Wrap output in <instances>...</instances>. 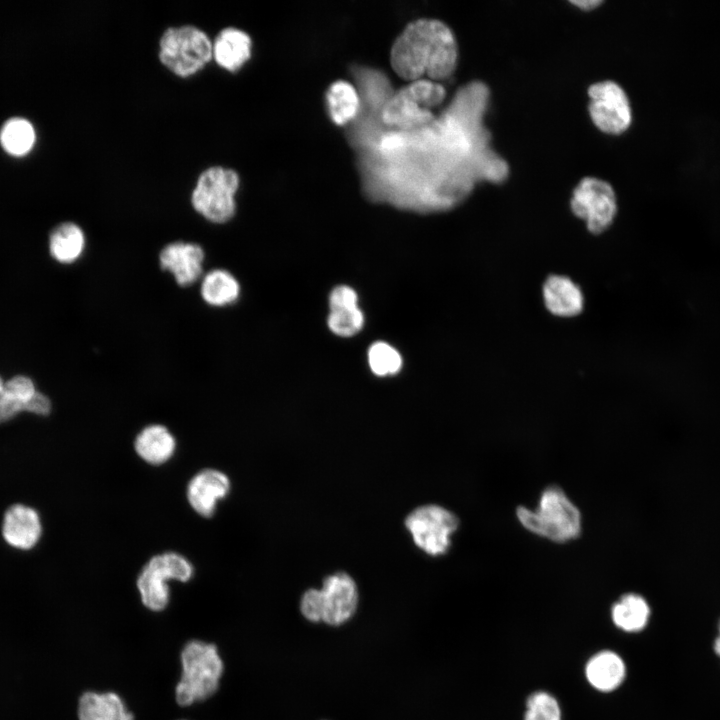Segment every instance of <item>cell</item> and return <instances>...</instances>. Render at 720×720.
<instances>
[{
  "label": "cell",
  "instance_id": "obj_1",
  "mask_svg": "<svg viewBox=\"0 0 720 720\" xmlns=\"http://www.w3.org/2000/svg\"><path fill=\"white\" fill-rule=\"evenodd\" d=\"M458 58L451 29L435 19L409 23L392 45L390 61L397 75L409 81L427 75L432 80L448 78Z\"/></svg>",
  "mask_w": 720,
  "mask_h": 720
},
{
  "label": "cell",
  "instance_id": "obj_2",
  "mask_svg": "<svg viewBox=\"0 0 720 720\" xmlns=\"http://www.w3.org/2000/svg\"><path fill=\"white\" fill-rule=\"evenodd\" d=\"M516 515L528 531L559 543L576 539L582 528L580 511L556 485L543 490L535 510L519 506Z\"/></svg>",
  "mask_w": 720,
  "mask_h": 720
},
{
  "label": "cell",
  "instance_id": "obj_3",
  "mask_svg": "<svg viewBox=\"0 0 720 720\" xmlns=\"http://www.w3.org/2000/svg\"><path fill=\"white\" fill-rule=\"evenodd\" d=\"M182 676L175 690L180 706H189L212 696L219 687L224 665L214 644L191 640L181 654Z\"/></svg>",
  "mask_w": 720,
  "mask_h": 720
},
{
  "label": "cell",
  "instance_id": "obj_4",
  "mask_svg": "<svg viewBox=\"0 0 720 720\" xmlns=\"http://www.w3.org/2000/svg\"><path fill=\"white\" fill-rule=\"evenodd\" d=\"M159 58L176 75L187 77L202 69L212 58V42L192 25L170 27L160 39Z\"/></svg>",
  "mask_w": 720,
  "mask_h": 720
},
{
  "label": "cell",
  "instance_id": "obj_5",
  "mask_svg": "<svg viewBox=\"0 0 720 720\" xmlns=\"http://www.w3.org/2000/svg\"><path fill=\"white\" fill-rule=\"evenodd\" d=\"M238 187L239 176L234 170L210 167L198 177L192 192V205L207 220L224 223L235 213Z\"/></svg>",
  "mask_w": 720,
  "mask_h": 720
},
{
  "label": "cell",
  "instance_id": "obj_6",
  "mask_svg": "<svg viewBox=\"0 0 720 720\" xmlns=\"http://www.w3.org/2000/svg\"><path fill=\"white\" fill-rule=\"evenodd\" d=\"M193 575V566L183 555L165 552L153 556L141 570L137 579L141 601L152 611H162L169 602L167 581L187 582Z\"/></svg>",
  "mask_w": 720,
  "mask_h": 720
},
{
  "label": "cell",
  "instance_id": "obj_7",
  "mask_svg": "<svg viewBox=\"0 0 720 720\" xmlns=\"http://www.w3.org/2000/svg\"><path fill=\"white\" fill-rule=\"evenodd\" d=\"M459 520L446 508L435 505L417 507L405 519V526L414 543L431 556L445 554L451 545V535Z\"/></svg>",
  "mask_w": 720,
  "mask_h": 720
},
{
  "label": "cell",
  "instance_id": "obj_8",
  "mask_svg": "<svg viewBox=\"0 0 720 720\" xmlns=\"http://www.w3.org/2000/svg\"><path fill=\"white\" fill-rule=\"evenodd\" d=\"M570 206L594 234L605 231L617 212L613 188L609 183L594 177H585L579 182L573 191Z\"/></svg>",
  "mask_w": 720,
  "mask_h": 720
},
{
  "label": "cell",
  "instance_id": "obj_9",
  "mask_svg": "<svg viewBox=\"0 0 720 720\" xmlns=\"http://www.w3.org/2000/svg\"><path fill=\"white\" fill-rule=\"evenodd\" d=\"M589 113L602 132L623 133L631 124L632 110L625 91L613 81H602L588 89Z\"/></svg>",
  "mask_w": 720,
  "mask_h": 720
},
{
  "label": "cell",
  "instance_id": "obj_10",
  "mask_svg": "<svg viewBox=\"0 0 720 720\" xmlns=\"http://www.w3.org/2000/svg\"><path fill=\"white\" fill-rule=\"evenodd\" d=\"M321 620L331 625L347 621L357 607L358 592L354 580L345 572L326 577L319 590Z\"/></svg>",
  "mask_w": 720,
  "mask_h": 720
},
{
  "label": "cell",
  "instance_id": "obj_11",
  "mask_svg": "<svg viewBox=\"0 0 720 720\" xmlns=\"http://www.w3.org/2000/svg\"><path fill=\"white\" fill-rule=\"evenodd\" d=\"M204 257V251L198 244L178 241L161 250L159 261L180 286H189L201 276Z\"/></svg>",
  "mask_w": 720,
  "mask_h": 720
},
{
  "label": "cell",
  "instance_id": "obj_12",
  "mask_svg": "<svg viewBox=\"0 0 720 720\" xmlns=\"http://www.w3.org/2000/svg\"><path fill=\"white\" fill-rule=\"evenodd\" d=\"M230 486V480L223 472L214 469L202 470L187 486L188 502L195 512L209 518L215 513L218 501L229 493Z\"/></svg>",
  "mask_w": 720,
  "mask_h": 720
},
{
  "label": "cell",
  "instance_id": "obj_13",
  "mask_svg": "<svg viewBox=\"0 0 720 720\" xmlns=\"http://www.w3.org/2000/svg\"><path fill=\"white\" fill-rule=\"evenodd\" d=\"M41 534V520L36 510L23 504H14L7 509L2 535L10 546L29 550L38 543Z\"/></svg>",
  "mask_w": 720,
  "mask_h": 720
},
{
  "label": "cell",
  "instance_id": "obj_14",
  "mask_svg": "<svg viewBox=\"0 0 720 720\" xmlns=\"http://www.w3.org/2000/svg\"><path fill=\"white\" fill-rule=\"evenodd\" d=\"M330 314L328 327L336 335L353 336L364 324V316L358 307V296L349 286L341 285L332 290L329 297Z\"/></svg>",
  "mask_w": 720,
  "mask_h": 720
},
{
  "label": "cell",
  "instance_id": "obj_15",
  "mask_svg": "<svg viewBox=\"0 0 720 720\" xmlns=\"http://www.w3.org/2000/svg\"><path fill=\"white\" fill-rule=\"evenodd\" d=\"M381 117L388 127L403 131L422 128L434 120L431 110L419 105L404 88L386 101Z\"/></svg>",
  "mask_w": 720,
  "mask_h": 720
},
{
  "label": "cell",
  "instance_id": "obj_16",
  "mask_svg": "<svg viewBox=\"0 0 720 720\" xmlns=\"http://www.w3.org/2000/svg\"><path fill=\"white\" fill-rule=\"evenodd\" d=\"M546 308L560 317H572L582 312L584 295L581 288L570 278L551 275L543 285Z\"/></svg>",
  "mask_w": 720,
  "mask_h": 720
},
{
  "label": "cell",
  "instance_id": "obj_17",
  "mask_svg": "<svg viewBox=\"0 0 720 720\" xmlns=\"http://www.w3.org/2000/svg\"><path fill=\"white\" fill-rule=\"evenodd\" d=\"M251 46V38L246 32L227 27L212 42V57L221 67L236 71L250 58Z\"/></svg>",
  "mask_w": 720,
  "mask_h": 720
},
{
  "label": "cell",
  "instance_id": "obj_18",
  "mask_svg": "<svg viewBox=\"0 0 720 720\" xmlns=\"http://www.w3.org/2000/svg\"><path fill=\"white\" fill-rule=\"evenodd\" d=\"M134 447L138 456L145 462L160 465L172 457L176 449V441L165 426L153 424L140 431Z\"/></svg>",
  "mask_w": 720,
  "mask_h": 720
},
{
  "label": "cell",
  "instance_id": "obj_19",
  "mask_svg": "<svg viewBox=\"0 0 720 720\" xmlns=\"http://www.w3.org/2000/svg\"><path fill=\"white\" fill-rule=\"evenodd\" d=\"M585 671L589 683L602 692H610L618 688L626 675L622 658L607 650L592 656L587 662Z\"/></svg>",
  "mask_w": 720,
  "mask_h": 720
},
{
  "label": "cell",
  "instance_id": "obj_20",
  "mask_svg": "<svg viewBox=\"0 0 720 720\" xmlns=\"http://www.w3.org/2000/svg\"><path fill=\"white\" fill-rule=\"evenodd\" d=\"M79 720H133L121 698L113 693L86 692L79 700Z\"/></svg>",
  "mask_w": 720,
  "mask_h": 720
},
{
  "label": "cell",
  "instance_id": "obj_21",
  "mask_svg": "<svg viewBox=\"0 0 720 720\" xmlns=\"http://www.w3.org/2000/svg\"><path fill=\"white\" fill-rule=\"evenodd\" d=\"M651 610L644 597L627 593L614 603L611 616L614 624L625 632H640L648 624Z\"/></svg>",
  "mask_w": 720,
  "mask_h": 720
},
{
  "label": "cell",
  "instance_id": "obj_22",
  "mask_svg": "<svg viewBox=\"0 0 720 720\" xmlns=\"http://www.w3.org/2000/svg\"><path fill=\"white\" fill-rule=\"evenodd\" d=\"M200 292L207 304L223 307L237 301L240 295V284L229 271L214 269L203 277Z\"/></svg>",
  "mask_w": 720,
  "mask_h": 720
},
{
  "label": "cell",
  "instance_id": "obj_23",
  "mask_svg": "<svg viewBox=\"0 0 720 720\" xmlns=\"http://www.w3.org/2000/svg\"><path fill=\"white\" fill-rule=\"evenodd\" d=\"M85 249V235L75 223L66 222L57 226L49 238L51 256L58 262H75Z\"/></svg>",
  "mask_w": 720,
  "mask_h": 720
},
{
  "label": "cell",
  "instance_id": "obj_24",
  "mask_svg": "<svg viewBox=\"0 0 720 720\" xmlns=\"http://www.w3.org/2000/svg\"><path fill=\"white\" fill-rule=\"evenodd\" d=\"M327 103L334 123L344 125L352 120L359 110V96L355 88L346 81H336L328 89Z\"/></svg>",
  "mask_w": 720,
  "mask_h": 720
},
{
  "label": "cell",
  "instance_id": "obj_25",
  "mask_svg": "<svg viewBox=\"0 0 720 720\" xmlns=\"http://www.w3.org/2000/svg\"><path fill=\"white\" fill-rule=\"evenodd\" d=\"M35 138L33 125L21 117L8 119L0 130V143L3 149L14 156L28 153L35 143Z\"/></svg>",
  "mask_w": 720,
  "mask_h": 720
},
{
  "label": "cell",
  "instance_id": "obj_26",
  "mask_svg": "<svg viewBox=\"0 0 720 720\" xmlns=\"http://www.w3.org/2000/svg\"><path fill=\"white\" fill-rule=\"evenodd\" d=\"M370 369L377 376L394 375L401 369L400 353L386 342H375L368 351Z\"/></svg>",
  "mask_w": 720,
  "mask_h": 720
},
{
  "label": "cell",
  "instance_id": "obj_27",
  "mask_svg": "<svg viewBox=\"0 0 720 720\" xmlns=\"http://www.w3.org/2000/svg\"><path fill=\"white\" fill-rule=\"evenodd\" d=\"M404 89L419 105L428 110L441 104L446 96L441 84L422 78L411 81Z\"/></svg>",
  "mask_w": 720,
  "mask_h": 720
},
{
  "label": "cell",
  "instance_id": "obj_28",
  "mask_svg": "<svg viewBox=\"0 0 720 720\" xmlns=\"http://www.w3.org/2000/svg\"><path fill=\"white\" fill-rule=\"evenodd\" d=\"M524 720H560L561 712L556 699L546 692H536L526 703Z\"/></svg>",
  "mask_w": 720,
  "mask_h": 720
},
{
  "label": "cell",
  "instance_id": "obj_29",
  "mask_svg": "<svg viewBox=\"0 0 720 720\" xmlns=\"http://www.w3.org/2000/svg\"><path fill=\"white\" fill-rule=\"evenodd\" d=\"M6 390L11 399L19 406L21 412L25 411L28 402L36 394L33 381L26 376H15L5 382Z\"/></svg>",
  "mask_w": 720,
  "mask_h": 720
},
{
  "label": "cell",
  "instance_id": "obj_30",
  "mask_svg": "<svg viewBox=\"0 0 720 720\" xmlns=\"http://www.w3.org/2000/svg\"><path fill=\"white\" fill-rule=\"evenodd\" d=\"M20 412L19 406L9 396L5 382L0 376V424L9 421Z\"/></svg>",
  "mask_w": 720,
  "mask_h": 720
},
{
  "label": "cell",
  "instance_id": "obj_31",
  "mask_svg": "<svg viewBox=\"0 0 720 720\" xmlns=\"http://www.w3.org/2000/svg\"><path fill=\"white\" fill-rule=\"evenodd\" d=\"M51 408L50 399L43 393L37 391L33 398L28 402L25 412L46 416L50 413Z\"/></svg>",
  "mask_w": 720,
  "mask_h": 720
},
{
  "label": "cell",
  "instance_id": "obj_32",
  "mask_svg": "<svg viewBox=\"0 0 720 720\" xmlns=\"http://www.w3.org/2000/svg\"><path fill=\"white\" fill-rule=\"evenodd\" d=\"M572 4L583 10H591L599 6L602 2L597 0H581L571 1Z\"/></svg>",
  "mask_w": 720,
  "mask_h": 720
},
{
  "label": "cell",
  "instance_id": "obj_33",
  "mask_svg": "<svg viewBox=\"0 0 720 720\" xmlns=\"http://www.w3.org/2000/svg\"><path fill=\"white\" fill-rule=\"evenodd\" d=\"M713 651L720 658V620L718 623L717 636L713 641Z\"/></svg>",
  "mask_w": 720,
  "mask_h": 720
}]
</instances>
